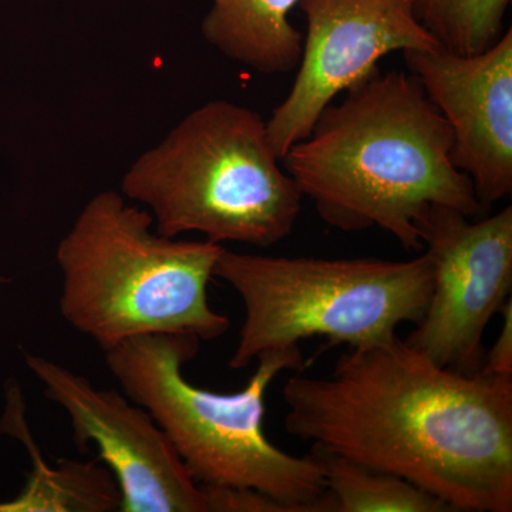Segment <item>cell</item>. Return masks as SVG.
Wrapping results in <instances>:
<instances>
[{"label":"cell","mask_w":512,"mask_h":512,"mask_svg":"<svg viewBox=\"0 0 512 512\" xmlns=\"http://www.w3.org/2000/svg\"><path fill=\"white\" fill-rule=\"evenodd\" d=\"M285 429L453 512L512 511V377L441 367L399 336L284 386Z\"/></svg>","instance_id":"cell-1"},{"label":"cell","mask_w":512,"mask_h":512,"mask_svg":"<svg viewBox=\"0 0 512 512\" xmlns=\"http://www.w3.org/2000/svg\"><path fill=\"white\" fill-rule=\"evenodd\" d=\"M343 94L281 160L326 224L380 228L420 252L419 225L433 205L484 214L470 178L451 161L447 121L412 73L377 66Z\"/></svg>","instance_id":"cell-2"},{"label":"cell","mask_w":512,"mask_h":512,"mask_svg":"<svg viewBox=\"0 0 512 512\" xmlns=\"http://www.w3.org/2000/svg\"><path fill=\"white\" fill-rule=\"evenodd\" d=\"M200 339L146 335L107 350L106 365L131 402L164 430L200 485L252 488L296 512H333V501L315 458L276 447L264 431L265 397L275 377L301 369L299 346L261 353L244 389L217 393L185 379Z\"/></svg>","instance_id":"cell-3"},{"label":"cell","mask_w":512,"mask_h":512,"mask_svg":"<svg viewBox=\"0 0 512 512\" xmlns=\"http://www.w3.org/2000/svg\"><path fill=\"white\" fill-rule=\"evenodd\" d=\"M151 212L101 191L60 239V312L103 349L137 336L221 338L227 316L211 308L208 285L222 245L177 241L153 231Z\"/></svg>","instance_id":"cell-4"},{"label":"cell","mask_w":512,"mask_h":512,"mask_svg":"<svg viewBox=\"0 0 512 512\" xmlns=\"http://www.w3.org/2000/svg\"><path fill=\"white\" fill-rule=\"evenodd\" d=\"M121 194L150 208L156 231L198 232L214 244L274 247L292 234L303 195L258 111L227 100L192 110L134 161Z\"/></svg>","instance_id":"cell-5"},{"label":"cell","mask_w":512,"mask_h":512,"mask_svg":"<svg viewBox=\"0 0 512 512\" xmlns=\"http://www.w3.org/2000/svg\"><path fill=\"white\" fill-rule=\"evenodd\" d=\"M214 276L241 298L245 318L231 369L311 338L363 348L417 325L433 289L426 254L409 261L244 254L222 247Z\"/></svg>","instance_id":"cell-6"},{"label":"cell","mask_w":512,"mask_h":512,"mask_svg":"<svg viewBox=\"0 0 512 512\" xmlns=\"http://www.w3.org/2000/svg\"><path fill=\"white\" fill-rule=\"evenodd\" d=\"M433 205L419 225L433 266V289L423 318L406 343L434 363L464 375L480 372L483 336L512 289V207L471 221Z\"/></svg>","instance_id":"cell-7"},{"label":"cell","mask_w":512,"mask_h":512,"mask_svg":"<svg viewBox=\"0 0 512 512\" xmlns=\"http://www.w3.org/2000/svg\"><path fill=\"white\" fill-rule=\"evenodd\" d=\"M298 8L306 19L301 62L288 96L266 120L281 160L309 136L322 110L384 56L440 46L417 20L414 0H299Z\"/></svg>","instance_id":"cell-8"},{"label":"cell","mask_w":512,"mask_h":512,"mask_svg":"<svg viewBox=\"0 0 512 512\" xmlns=\"http://www.w3.org/2000/svg\"><path fill=\"white\" fill-rule=\"evenodd\" d=\"M25 360L47 399L69 417L74 446L83 454L97 448L109 467L119 512H207L201 485L146 409L46 357L26 353Z\"/></svg>","instance_id":"cell-9"},{"label":"cell","mask_w":512,"mask_h":512,"mask_svg":"<svg viewBox=\"0 0 512 512\" xmlns=\"http://www.w3.org/2000/svg\"><path fill=\"white\" fill-rule=\"evenodd\" d=\"M453 134L451 161L484 211L512 192V29L490 49L461 56L439 46L403 52Z\"/></svg>","instance_id":"cell-10"},{"label":"cell","mask_w":512,"mask_h":512,"mask_svg":"<svg viewBox=\"0 0 512 512\" xmlns=\"http://www.w3.org/2000/svg\"><path fill=\"white\" fill-rule=\"evenodd\" d=\"M299 0H212L201 23L204 39L232 62L275 76L295 72L303 35L292 25Z\"/></svg>","instance_id":"cell-11"},{"label":"cell","mask_w":512,"mask_h":512,"mask_svg":"<svg viewBox=\"0 0 512 512\" xmlns=\"http://www.w3.org/2000/svg\"><path fill=\"white\" fill-rule=\"evenodd\" d=\"M19 392L12 394L6 426L28 447L33 468L22 493L0 503V512H111L119 511L121 494L109 468L92 461L57 460L47 466L23 420Z\"/></svg>","instance_id":"cell-12"},{"label":"cell","mask_w":512,"mask_h":512,"mask_svg":"<svg viewBox=\"0 0 512 512\" xmlns=\"http://www.w3.org/2000/svg\"><path fill=\"white\" fill-rule=\"evenodd\" d=\"M333 512H453L436 495L393 474L312 448Z\"/></svg>","instance_id":"cell-13"},{"label":"cell","mask_w":512,"mask_h":512,"mask_svg":"<svg viewBox=\"0 0 512 512\" xmlns=\"http://www.w3.org/2000/svg\"><path fill=\"white\" fill-rule=\"evenodd\" d=\"M511 0H414L424 29L448 52L477 55L503 36Z\"/></svg>","instance_id":"cell-14"},{"label":"cell","mask_w":512,"mask_h":512,"mask_svg":"<svg viewBox=\"0 0 512 512\" xmlns=\"http://www.w3.org/2000/svg\"><path fill=\"white\" fill-rule=\"evenodd\" d=\"M207 512H296L292 505L252 488L201 485Z\"/></svg>","instance_id":"cell-15"},{"label":"cell","mask_w":512,"mask_h":512,"mask_svg":"<svg viewBox=\"0 0 512 512\" xmlns=\"http://www.w3.org/2000/svg\"><path fill=\"white\" fill-rule=\"evenodd\" d=\"M503 315V328L493 345L484 353L480 372L484 375L512 377V302L508 299L500 311Z\"/></svg>","instance_id":"cell-16"},{"label":"cell","mask_w":512,"mask_h":512,"mask_svg":"<svg viewBox=\"0 0 512 512\" xmlns=\"http://www.w3.org/2000/svg\"><path fill=\"white\" fill-rule=\"evenodd\" d=\"M2 282H5V279L0 278V284H2Z\"/></svg>","instance_id":"cell-17"}]
</instances>
